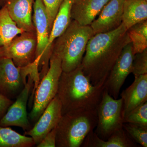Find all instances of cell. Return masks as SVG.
<instances>
[{
	"instance_id": "e0dca14e",
	"label": "cell",
	"mask_w": 147,
	"mask_h": 147,
	"mask_svg": "<svg viewBox=\"0 0 147 147\" xmlns=\"http://www.w3.org/2000/svg\"><path fill=\"white\" fill-rule=\"evenodd\" d=\"M123 118L130 111L147 101V74L135 77L132 84L122 92Z\"/></svg>"
},
{
	"instance_id": "7a4b0ae2",
	"label": "cell",
	"mask_w": 147,
	"mask_h": 147,
	"mask_svg": "<svg viewBox=\"0 0 147 147\" xmlns=\"http://www.w3.org/2000/svg\"><path fill=\"white\" fill-rule=\"evenodd\" d=\"M104 90V86L92 84L81 65L69 72L63 71L57 94L61 103L62 115L78 109L96 108Z\"/></svg>"
},
{
	"instance_id": "277c9868",
	"label": "cell",
	"mask_w": 147,
	"mask_h": 147,
	"mask_svg": "<svg viewBox=\"0 0 147 147\" xmlns=\"http://www.w3.org/2000/svg\"><path fill=\"white\" fill-rule=\"evenodd\" d=\"M97 121L96 108L78 109L62 115L56 127V147H81Z\"/></svg>"
},
{
	"instance_id": "8992f818",
	"label": "cell",
	"mask_w": 147,
	"mask_h": 147,
	"mask_svg": "<svg viewBox=\"0 0 147 147\" xmlns=\"http://www.w3.org/2000/svg\"><path fill=\"white\" fill-rule=\"evenodd\" d=\"M96 109L98 121L94 132L100 139L107 140L123 128V101L121 98L115 99L104 88Z\"/></svg>"
},
{
	"instance_id": "83f0119b",
	"label": "cell",
	"mask_w": 147,
	"mask_h": 147,
	"mask_svg": "<svg viewBox=\"0 0 147 147\" xmlns=\"http://www.w3.org/2000/svg\"><path fill=\"white\" fill-rule=\"evenodd\" d=\"M13 101L0 94V119L6 113Z\"/></svg>"
},
{
	"instance_id": "9a60e30c",
	"label": "cell",
	"mask_w": 147,
	"mask_h": 147,
	"mask_svg": "<svg viewBox=\"0 0 147 147\" xmlns=\"http://www.w3.org/2000/svg\"><path fill=\"white\" fill-rule=\"evenodd\" d=\"M110 0H73L71 19L83 26H90Z\"/></svg>"
},
{
	"instance_id": "9c48e42d",
	"label": "cell",
	"mask_w": 147,
	"mask_h": 147,
	"mask_svg": "<svg viewBox=\"0 0 147 147\" xmlns=\"http://www.w3.org/2000/svg\"><path fill=\"white\" fill-rule=\"evenodd\" d=\"M38 75L36 71L29 74L24 88L0 119V126L19 127L25 131L31 129L27 115V103L32 88H35L39 83Z\"/></svg>"
},
{
	"instance_id": "d6986e66",
	"label": "cell",
	"mask_w": 147,
	"mask_h": 147,
	"mask_svg": "<svg viewBox=\"0 0 147 147\" xmlns=\"http://www.w3.org/2000/svg\"><path fill=\"white\" fill-rule=\"evenodd\" d=\"M147 20V0H124L122 23L127 30Z\"/></svg>"
},
{
	"instance_id": "52a82bcc",
	"label": "cell",
	"mask_w": 147,
	"mask_h": 147,
	"mask_svg": "<svg viewBox=\"0 0 147 147\" xmlns=\"http://www.w3.org/2000/svg\"><path fill=\"white\" fill-rule=\"evenodd\" d=\"M37 45L36 32H23L0 47V59H11L17 67H26L34 62Z\"/></svg>"
},
{
	"instance_id": "cb8c5ba5",
	"label": "cell",
	"mask_w": 147,
	"mask_h": 147,
	"mask_svg": "<svg viewBox=\"0 0 147 147\" xmlns=\"http://www.w3.org/2000/svg\"><path fill=\"white\" fill-rule=\"evenodd\" d=\"M123 127L134 142L144 147H147V127L131 123H123Z\"/></svg>"
},
{
	"instance_id": "ac0fdd59",
	"label": "cell",
	"mask_w": 147,
	"mask_h": 147,
	"mask_svg": "<svg viewBox=\"0 0 147 147\" xmlns=\"http://www.w3.org/2000/svg\"><path fill=\"white\" fill-rule=\"evenodd\" d=\"M81 146L83 147H135L137 144L123 128L116 131L107 140L100 139L92 131L87 135Z\"/></svg>"
},
{
	"instance_id": "4316f807",
	"label": "cell",
	"mask_w": 147,
	"mask_h": 147,
	"mask_svg": "<svg viewBox=\"0 0 147 147\" xmlns=\"http://www.w3.org/2000/svg\"><path fill=\"white\" fill-rule=\"evenodd\" d=\"M56 127L52 129L42 139L37 147H55L56 142Z\"/></svg>"
},
{
	"instance_id": "44dd1931",
	"label": "cell",
	"mask_w": 147,
	"mask_h": 147,
	"mask_svg": "<svg viewBox=\"0 0 147 147\" xmlns=\"http://www.w3.org/2000/svg\"><path fill=\"white\" fill-rule=\"evenodd\" d=\"M35 145L31 137L21 135L8 127L0 126V147H31Z\"/></svg>"
},
{
	"instance_id": "ba28073f",
	"label": "cell",
	"mask_w": 147,
	"mask_h": 147,
	"mask_svg": "<svg viewBox=\"0 0 147 147\" xmlns=\"http://www.w3.org/2000/svg\"><path fill=\"white\" fill-rule=\"evenodd\" d=\"M37 69L34 64L26 67H17L11 59H0V94L12 99L24 88L29 74Z\"/></svg>"
},
{
	"instance_id": "f1b7e54d",
	"label": "cell",
	"mask_w": 147,
	"mask_h": 147,
	"mask_svg": "<svg viewBox=\"0 0 147 147\" xmlns=\"http://www.w3.org/2000/svg\"><path fill=\"white\" fill-rule=\"evenodd\" d=\"M7 0H0V7H3L4 5Z\"/></svg>"
},
{
	"instance_id": "8fae6325",
	"label": "cell",
	"mask_w": 147,
	"mask_h": 147,
	"mask_svg": "<svg viewBox=\"0 0 147 147\" xmlns=\"http://www.w3.org/2000/svg\"><path fill=\"white\" fill-rule=\"evenodd\" d=\"M73 2V0H63L59 8L50 31L44 55L38 64V71L41 77L46 74L49 69L53 42L64 32L72 20L71 9Z\"/></svg>"
},
{
	"instance_id": "7c38bea8",
	"label": "cell",
	"mask_w": 147,
	"mask_h": 147,
	"mask_svg": "<svg viewBox=\"0 0 147 147\" xmlns=\"http://www.w3.org/2000/svg\"><path fill=\"white\" fill-rule=\"evenodd\" d=\"M61 116V103L57 94L47 105L34 126L25 131V135L31 137L35 145H37L57 127Z\"/></svg>"
},
{
	"instance_id": "2e32d148",
	"label": "cell",
	"mask_w": 147,
	"mask_h": 147,
	"mask_svg": "<svg viewBox=\"0 0 147 147\" xmlns=\"http://www.w3.org/2000/svg\"><path fill=\"white\" fill-rule=\"evenodd\" d=\"M34 1L7 0L4 5L17 26L25 31L35 32L32 15Z\"/></svg>"
},
{
	"instance_id": "ffe728a7",
	"label": "cell",
	"mask_w": 147,
	"mask_h": 147,
	"mask_svg": "<svg viewBox=\"0 0 147 147\" xmlns=\"http://www.w3.org/2000/svg\"><path fill=\"white\" fill-rule=\"evenodd\" d=\"M24 32L12 20L5 6L2 7L0 9V47Z\"/></svg>"
},
{
	"instance_id": "3957f363",
	"label": "cell",
	"mask_w": 147,
	"mask_h": 147,
	"mask_svg": "<svg viewBox=\"0 0 147 147\" xmlns=\"http://www.w3.org/2000/svg\"><path fill=\"white\" fill-rule=\"evenodd\" d=\"M94 35L90 26H83L74 20L53 42L52 52L61 57L63 71L69 72L81 65L89 40Z\"/></svg>"
},
{
	"instance_id": "4fadbf2b",
	"label": "cell",
	"mask_w": 147,
	"mask_h": 147,
	"mask_svg": "<svg viewBox=\"0 0 147 147\" xmlns=\"http://www.w3.org/2000/svg\"><path fill=\"white\" fill-rule=\"evenodd\" d=\"M124 0H110L90 25L94 35L108 32L117 28L122 24Z\"/></svg>"
},
{
	"instance_id": "603a6c76",
	"label": "cell",
	"mask_w": 147,
	"mask_h": 147,
	"mask_svg": "<svg viewBox=\"0 0 147 147\" xmlns=\"http://www.w3.org/2000/svg\"><path fill=\"white\" fill-rule=\"evenodd\" d=\"M123 122L147 127V101L136 107L125 116Z\"/></svg>"
},
{
	"instance_id": "7402d4cb",
	"label": "cell",
	"mask_w": 147,
	"mask_h": 147,
	"mask_svg": "<svg viewBox=\"0 0 147 147\" xmlns=\"http://www.w3.org/2000/svg\"><path fill=\"white\" fill-rule=\"evenodd\" d=\"M134 55L147 48V20L135 24L127 30Z\"/></svg>"
},
{
	"instance_id": "d4e9b609",
	"label": "cell",
	"mask_w": 147,
	"mask_h": 147,
	"mask_svg": "<svg viewBox=\"0 0 147 147\" xmlns=\"http://www.w3.org/2000/svg\"><path fill=\"white\" fill-rule=\"evenodd\" d=\"M132 73L134 77L147 74V48L134 55Z\"/></svg>"
},
{
	"instance_id": "5b68a950",
	"label": "cell",
	"mask_w": 147,
	"mask_h": 147,
	"mask_svg": "<svg viewBox=\"0 0 147 147\" xmlns=\"http://www.w3.org/2000/svg\"><path fill=\"white\" fill-rule=\"evenodd\" d=\"M61 59L52 52L47 73L35 88L33 105L29 115L30 119L36 122L44 110L57 94L62 72Z\"/></svg>"
},
{
	"instance_id": "484cf974",
	"label": "cell",
	"mask_w": 147,
	"mask_h": 147,
	"mask_svg": "<svg viewBox=\"0 0 147 147\" xmlns=\"http://www.w3.org/2000/svg\"><path fill=\"white\" fill-rule=\"evenodd\" d=\"M47 10L50 31L55 17L63 0H42Z\"/></svg>"
},
{
	"instance_id": "5bb4252c",
	"label": "cell",
	"mask_w": 147,
	"mask_h": 147,
	"mask_svg": "<svg viewBox=\"0 0 147 147\" xmlns=\"http://www.w3.org/2000/svg\"><path fill=\"white\" fill-rule=\"evenodd\" d=\"M32 21L35 29L37 45L34 63L38 66L44 55L50 32L49 18L42 0H35Z\"/></svg>"
},
{
	"instance_id": "30bf717a",
	"label": "cell",
	"mask_w": 147,
	"mask_h": 147,
	"mask_svg": "<svg viewBox=\"0 0 147 147\" xmlns=\"http://www.w3.org/2000/svg\"><path fill=\"white\" fill-rule=\"evenodd\" d=\"M134 55L130 42L124 47L104 84L105 89L115 99L118 98L121 88L125 79L132 73Z\"/></svg>"
},
{
	"instance_id": "6da1fadb",
	"label": "cell",
	"mask_w": 147,
	"mask_h": 147,
	"mask_svg": "<svg viewBox=\"0 0 147 147\" xmlns=\"http://www.w3.org/2000/svg\"><path fill=\"white\" fill-rule=\"evenodd\" d=\"M130 42L127 30L123 23L114 30L91 38L81 66L93 85L104 86L124 47Z\"/></svg>"
}]
</instances>
